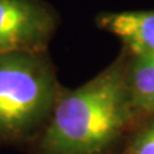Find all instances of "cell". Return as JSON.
Segmentation results:
<instances>
[{
    "label": "cell",
    "instance_id": "1",
    "mask_svg": "<svg viewBox=\"0 0 154 154\" xmlns=\"http://www.w3.org/2000/svg\"><path fill=\"white\" fill-rule=\"evenodd\" d=\"M136 122L126 82V53L88 82L63 89L33 154H117Z\"/></svg>",
    "mask_w": 154,
    "mask_h": 154
},
{
    "label": "cell",
    "instance_id": "2",
    "mask_svg": "<svg viewBox=\"0 0 154 154\" xmlns=\"http://www.w3.org/2000/svg\"><path fill=\"white\" fill-rule=\"evenodd\" d=\"M63 89L48 51L0 55V143L35 141Z\"/></svg>",
    "mask_w": 154,
    "mask_h": 154
},
{
    "label": "cell",
    "instance_id": "3",
    "mask_svg": "<svg viewBox=\"0 0 154 154\" xmlns=\"http://www.w3.org/2000/svg\"><path fill=\"white\" fill-rule=\"evenodd\" d=\"M58 16L41 0H0V55L48 51Z\"/></svg>",
    "mask_w": 154,
    "mask_h": 154
},
{
    "label": "cell",
    "instance_id": "4",
    "mask_svg": "<svg viewBox=\"0 0 154 154\" xmlns=\"http://www.w3.org/2000/svg\"><path fill=\"white\" fill-rule=\"evenodd\" d=\"M95 22L100 30L119 38L122 49L131 54L154 51V9L103 12Z\"/></svg>",
    "mask_w": 154,
    "mask_h": 154
},
{
    "label": "cell",
    "instance_id": "5",
    "mask_svg": "<svg viewBox=\"0 0 154 154\" xmlns=\"http://www.w3.org/2000/svg\"><path fill=\"white\" fill-rule=\"evenodd\" d=\"M125 53L130 102L137 121L154 116V62L136 58L126 50Z\"/></svg>",
    "mask_w": 154,
    "mask_h": 154
},
{
    "label": "cell",
    "instance_id": "6",
    "mask_svg": "<svg viewBox=\"0 0 154 154\" xmlns=\"http://www.w3.org/2000/svg\"><path fill=\"white\" fill-rule=\"evenodd\" d=\"M117 154H154V116L134 123Z\"/></svg>",
    "mask_w": 154,
    "mask_h": 154
}]
</instances>
